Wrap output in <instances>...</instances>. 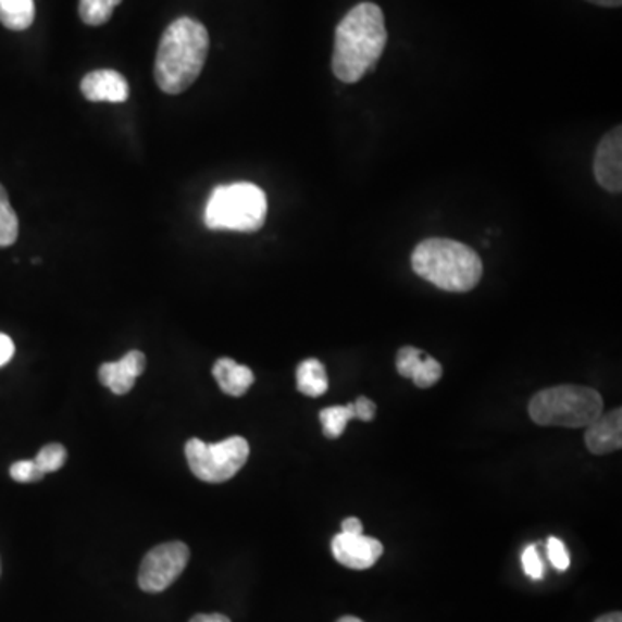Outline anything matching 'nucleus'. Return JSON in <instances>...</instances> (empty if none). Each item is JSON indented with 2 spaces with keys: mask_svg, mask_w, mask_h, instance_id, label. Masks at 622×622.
<instances>
[{
  "mask_svg": "<svg viewBox=\"0 0 622 622\" xmlns=\"http://www.w3.org/2000/svg\"><path fill=\"white\" fill-rule=\"evenodd\" d=\"M296 383H298L299 393H303L310 398H319V396L325 395L328 389L325 366L316 358H308L304 362L299 363L298 371H296Z\"/></svg>",
  "mask_w": 622,
  "mask_h": 622,
  "instance_id": "obj_14",
  "label": "nucleus"
},
{
  "mask_svg": "<svg viewBox=\"0 0 622 622\" xmlns=\"http://www.w3.org/2000/svg\"><path fill=\"white\" fill-rule=\"evenodd\" d=\"M9 474L16 483H35V481H40L46 475L38 469L34 460H20V462L13 463Z\"/></svg>",
  "mask_w": 622,
  "mask_h": 622,
  "instance_id": "obj_21",
  "label": "nucleus"
},
{
  "mask_svg": "<svg viewBox=\"0 0 622 622\" xmlns=\"http://www.w3.org/2000/svg\"><path fill=\"white\" fill-rule=\"evenodd\" d=\"M353 408H354V419H360V421L363 422L374 421L375 410H377V408H375L374 401L369 400V398H363V396H360V398H358V400L354 401Z\"/></svg>",
  "mask_w": 622,
  "mask_h": 622,
  "instance_id": "obj_25",
  "label": "nucleus"
},
{
  "mask_svg": "<svg viewBox=\"0 0 622 622\" xmlns=\"http://www.w3.org/2000/svg\"><path fill=\"white\" fill-rule=\"evenodd\" d=\"M386 42L383 9L372 2L349 9L336 28L334 75L345 84H357L381 60Z\"/></svg>",
  "mask_w": 622,
  "mask_h": 622,
  "instance_id": "obj_1",
  "label": "nucleus"
},
{
  "mask_svg": "<svg viewBox=\"0 0 622 622\" xmlns=\"http://www.w3.org/2000/svg\"><path fill=\"white\" fill-rule=\"evenodd\" d=\"M17 232H20V223H17L16 213L9 202L8 192L0 184V248L14 245Z\"/></svg>",
  "mask_w": 622,
  "mask_h": 622,
  "instance_id": "obj_18",
  "label": "nucleus"
},
{
  "mask_svg": "<svg viewBox=\"0 0 622 622\" xmlns=\"http://www.w3.org/2000/svg\"><path fill=\"white\" fill-rule=\"evenodd\" d=\"M354 419L353 403L346 407H328L320 412V422L328 439H336L345 433L346 424Z\"/></svg>",
  "mask_w": 622,
  "mask_h": 622,
  "instance_id": "obj_16",
  "label": "nucleus"
},
{
  "mask_svg": "<svg viewBox=\"0 0 622 622\" xmlns=\"http://www.w3.org/2000/svg\"><path fill=\"white\" fill-rule=\"evenodd\" d=\"M422 357H424V353H422L421 349L413 348V346H405V348L398 351V357H396V369L403 377H412L416 363L421 362Z\"/></svg>",
  "mask_w": 622,
  "mask_h": 622,
  "instance_id": "obj_22",
  "label": "nucleus"
},
{
  "mask_svg": "<svg viewBox=\"0 0 622 622\" xmlns=\"http://www.w3.org/2000/svg\"><path fill=\"white\" fill-rule=\"evenodd\" d=\"M190 551L186 543H163L152 548L140 563L139 586L146 593H161L186 571Z\"/></svg>",
  "mask_w": 622,
  "mask_h": 622,
  "instance_id": "obj_7",
  "label": "nucleus"
},
{
  "mask_svg": "<svg viewBox=\"0 0 622 622\" xmlns=\"http://www.w3.org/2000/svg\"><path fill=\"white\" fill-rule=\"evenodd\" d=\"M337 622H363V621L362 619L353 618V615H346V618H341Z\"/></svg>",
  "mask_w": 622,
  "mask_h": 622,
  "instance_id": "obj_31",
  "label": "nucleus"
},
{
  "mask_svg": "<svg viewBox=\"0 0 622 622\" xmlns=\"http://www.w3.org/2000/svg\"><path fill=\"white\" fill-rule=\"evenodd\" d=\"M412 269L419 277L448 293H469L483 277V261L474 249L439 237L416 246Z\"/></svg>",
  "mask_w": 622,
  "mask_h": 622,
  "instance_id": "obj_3",
  "label": "nucleus"
},
{
  "mask_svg": "<svg viewBox=\"0 0 622 622\" xmlns=\"http://www.w3.org/2000/svg\"><path fill=\"white\" fill-rule=\"evenodd\" d=\"M14 357V343L11 337L0 333V366L8 365Z\"/></svg>",
  "mask_w": 622,
  "mask_h": 622,
  "instance_id": "obj_26",
  "label": "nucleus"
},
{
  "mask_svg": "<svg viewBox=\"0 0 622 622\" xmlns=\"http://www.w3.org/2000/svg\"><path fill=\"white\" fill-rule=\"evenodd\" d=\"M592 4L604 5V8H619L622 0H588Z\"/></svg>",
  "mask_w": 622,
  "mask_h": 622,
  "instance_id": "obj_29",
  "label": "nucleus"
},
{
  "mask_svg": "<svg viewBox=\"0 0 622 622\" xmlns=\"http://www.w3.org/2000/svg\"><path fill=\"white\" fill-rule=\"evenodd\" d=\"M122 4V0H80V17L85 25L101 26L110 22L116 5Z\"/></svg>",
  "mask_w": 622,
  "mask_h": 622,
  "instance_id": "obj_17",
  "label": "nucleus"
},
{
  "mask_svg": "<svg viewBox=\"0 0 622 622\" xmlns=\"http://www.w3.org/2000/svg\"><path fill=\"white\" fill-rule=\"evenodd\" d=\"M595 622H622L621 612H612V614L601 615Z\"/></svg>",
  "mask_w": 622,
  "mask_h": 622,
  "instance_id": "obj_30",
  "label": "nucleus"
},
{
  "mask_svg": "<svg viewBox=\"0 0 622 622\" xmlns=\"http://www.w3.org/2000/svg\"><path fill=\"white\" fill-rule=\"evenodd\" d=\"M341 527H343L341 533L363 534L362 521H360V519L357 518L345 519V521H343Z\"/></svg>",
  "mask_w": 622,
  "mask_h": 622,
  "instance_id": "obj_27",
  "label": "nucleus"
},
{
  "mask_svg": "<svg viewBox=\"0 0 622 622\" xmlns=\"http://www.w3.org/2000/svg\"><path fill=\"white\" fill-rule=\"evenodd\" d=\"M190 622H231V619L223 614H198Z\"/></svg>",
  "mask_w": 622,
  "mask_h": 622,
  "instance_id": "obj_28",
  "label": "nucleus"
},
{
  "mask_svg": "<svg viewBox=\"0 0 622 622\" xmlns=\"http://www.w3.org/2000/svg\"><path fill=\"white\" fill-rule=\"evenodd\" d=\"M383 543L363 534H337L333 539V553L337 562L354 571L371 569L383 557Z\"/></svg>",
  "mask_w": 622,
  "mask_h": 622,
  "instance_id": "obj_8",
  "label": "nucleus"
},
{
  "mask_svg": "<svg viewBox=\"0 0 622 622\" xmlns=\"http://www.w3.org/2000/svg\"><path fill=\"white\" fill-rule=\"evenodd\" d=\"M269 213L266 196L249 182L219 186L211 192L204 223L211 231L257 232Z\"/></svg>",
  "mask_w": 622,
  "mask_h": 622,
  "instance_id": "obj_4",
  "label": "nucleus"
},
{
  "mask_svg": "<svg viewBox=\"0 0 622 622\" xmlns=\"http://www.w3.org/2000/svg\"><path fill=\"white\" fill-rule=\"evenodd\" d=\"M586 448L595 455H607L621 450L622 446V410L615 408L609 413L598 415L592 424L586 425Z\"/></svg>",
  "mask_w": 622,
  "mask_h": 622,
  "instance_id": "obj_10",
  "label": "nucleus"
},
{
  "mask_svg": "<svg viewBox=\"0 0 622 622\" xmlns=\"http://www.w3.org/2000/svg\"><path fill=\"white\" fill-rule=\"evenodd\" d=\"M34 20V0H0V23L9 30H26Z\"/></svg>",
  "mask_w": 622,
  "mask_h": 622,
  "instance_id": "obj_15",
  "label": "nucleus"
},
{
  "mask_svg": "<svg viewBox=\"0 0 622 622\" xmlns=\"http://www.w3.org/2000/svg\"><path fill=\"white\" fill-rule=\"evenodd\" d=\"M213 375L220 389L225 395L242 396L248 393L249 387L254 383V374L246 365H239L232 358H220L213 366Z\"/></svg>",
  "mask_w": 622,
  "mask_h": 622,
  "instance_id": "obj_13",
  "label": "nucleus"
},
{
  "mask_svg": "<svg viewBox=\"0 0 622 622\" xmlns=\"http://www.w3.org/2000/svg\"><path fill=\"white\" fill-rule=\"evenodd\" d=\"M443 366L441 363L437 362L436 358L433 357H422L421 362L416 363L415 371L412 374V381L415 383L416 387H422V389H427V387H433L434 384L441 378Z\"/></svg>",
  "mask_w": 622,
  "mask_h": 622,
  "instance_id": "obj_19",
  "label": "nucleus"
},
{
  "mask_svg": "<svg viewBox=\"0 0 622 622\" xmlns=\"http://www.w3.org/2000/svg\"><path fill=\"white\" fill-rule=\"evenodd\" d=\"M146 357L140 351H130L120 362L104 363L99 369V381L110 387L114 395H126L134 387L135 378L142 375Z\"/></svg>",
  "mask_w": 622,
  "mask_h": 622,
  "instance_id": "obj_12",
  "label": "nucleus"
},
{
  "mask_svg": "<svg viewBox=\"0 0 622 622\" xmlns=\"http://www.w3.org/2000/svg\"><path fill=\"white\" fill-rule=\"evenodd\" d=\"M66 448L60 443H52V445L43 446L42 450L38 451L34 462L37 463L38 469L43 474H47V472L60 471L66 462Z\"/></svg>",
  "mask_w": 622,
  "mask_h": 622,
  "instance_id": "obj_20",
  "label": "nucleus"
},
{
  "mask_svg": "<svg viewBox=\"0 0 622 622\" xmlns=\"http://www.w3.org/2000/svg\"><path fill=\"white\" fill-rule=\"evenodd\" d=\"M190 471L204 483L219 484L232 480L249 459L245 437H228L225 441L208 445L201 439H189L186 445Z\"/></svg>",
  "mask_w": 622,
  "mask_h": 622,
  "instance_id": "obj_6",
  "label": "nucleus"
},
{
  "mask_svg": "<svg viewBox=\"0 0 622 622\" xmlns=\"http://www.w3.org/2000/svg\"><path fill=\"white\" fill-rule=\"evenodd\" d=\"M522 569L527 576L533 580H542L545 576V568H543L542 559H539L538 550L534 545H530L526 550L522 551Z\"/></svg>",
  "mask_w": 622,
  "mask_h": 622,
  "instance_id": "obj_24",
  "label": "nucleus"
},
{
  "mask_svg": "<svg viewBox=\"0 0 622 622\" xmlns=\"http://www.w3.org/2000/svg\"><path fill=\"white\" fill-rule=\"evenodd\" d=\"M548 559L557 571H568L571 568V556L562 539L551 536L547 543Z\"/></svg>",
  "mask_w": 622,
  "mask_h": 622,
  "instance_id": "obj_23",
  "label": "nucleus"
},
{
  "mask_svg": "<svg viewBox=\"0 0 622 622\" xmlns=\"http://www.w3.org/2000/svg\"><path fill=\"white\" fill-rule=\"evenodd\" d=\"M82 94L92 102H125L130 87L122 73L114 70H97L84 76L80 85Z\"/></svg>",
  "mask_w": 622,
  "mask_h": 622,
  "instance_id": "obj_11",
  "label": "nucleus"
},
{
  "mask_svg": "<svg viewBox=\"0 0 622 622\" xmlns=\"http://www.w3.org/2000/svg\"><path fill=\"white\" fill-rule=\"evenodd\" d=\"M600 393L586 386H556L533 396L530 416L536 424L580 430L601 415Z\"/></svg>",
  "mask_w": 622,
  "mask_h": 622,
  "instance_id": "obj_5",
  "label": "nucleus"
},
{
  "mask_svg": "<svg viewBox=\"0 0 622 622\" xmlns=\"http://www.w3.org/2000/svg\"><path fill=\"white\" fill-rule=\"evenodd\" d=\"M208 51L210 35L202 23L187 16L170 23L156 54V84L172 96L189 89L201 75Z\"/></svg>",
  "mask_w": 622,
  "mask_h": 622,
  "instance_id": "obj_2",
  "label": "nucleus"
},
{
  "mask_svg": "<svg viewBox=\"0 0 622 622\" xmlns=\"http://www.w3.org/2000/svg\"><path fill=\"white\" fill-rule=\"evenodd\" d=\"M595 178L604 189L609 192L622 190V126H615L614 130L600 140L595 154Z\"/></svg>",
  "mask_w": 622,
  "mask_h": 622,
  "instance_id": "obj_9",
  "label": "nucleus"
}]
</instances>
